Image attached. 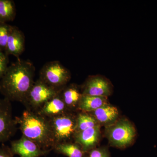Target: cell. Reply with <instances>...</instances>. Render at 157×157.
Segmentation results:
<instances>
[{
	"label": "cell",
	"instance_id": "cell-1",
	"mask_svg": "<svg viewBox=\"0 0 157 157\" xmlns=\"http://www.w3.org/2000/svg\"><path fill=\"white\" fill-rule=\"evenodd\" d=\"M36 68L29 60L17 59L0 80V92L10 101L23 103L34 84Z\"/></svg>",
	"mask_w": 157,
	"mask_h": 157
},
{
	"label": "cell",
	"instance_id": "cell-2",
	"mask_svg": "<svg viewBox=\"0 0 157 157\" xmlns=\"http://www.w3.org/2000/svg\"><path fill=\"white\" fill-rule=\"evenodd\" d=\"M23 136L33 140L45 150H53L55 146L49 119L37 112L26 109L15 117Z\"/></svg>",
	"mask_w": 157,
	"mask_h": 157
},
{
	"label": "cell",
	"instance_id": "cell-3",
	"mask_svg": "<svg viewBox=\"0 0 157 157\" xmlns=\"http://www.w3.org/2000/svg\"><path fill=\"white\" fill-rule=\"evenodd\" d=\"M71 77L70 71L59 61L47 62L39 71V79L51 87L61 90Z\"/></svg>",
	"mask_w": 157,
	"mask_h": 157
},
{
	"label": "cell",
	"instance_id": "cell-4",
	"mask_svg": "<svg viewBox=\"0 0 157 157\" xmlns=\"http://www.w3.org/2000/svg\"><path fill=\"white\" fill-rule=\"evenodd\" d=\"M61 90L51 87L38 78L34 82L23 104L26 109L38 112L47 101L58 95Z\"/></svg>",
	"mask_w": 157,
	"mask_h": 157
},
{
	"label": "cell",
	"instance_id": "cell-5",
	"mask_svg": "<svg viewBox=\"0 0 157 157\" xmlns=\"http://www.w3.org/2000/svg\"><path fill=\"white\" fill-rule=\"evenodd\" d=\"M49 119L54 140L55 145L67 142L76 132V118L69 112Z\"/></svg>",
	"mask_w": 157,
	"mask_h": 157
},
{
	"label": "cell",
	"instance_id": "cell-6",
	"mask_svg": "<svg viewBox=\"0 0 157 157\" xmlns=\"http://www.w3.org/2000/svg\"><path fill=\"white\" fill-rule=\"evenodd\" d=\"M134 127L126 120H121L108 127L107 133L108 138L114 146L123 147L132 142L136 135Z\"/></svg>",
	"mask_w": 157,
	"mask_h": 157
},
{
	"label": "cell",
	"instance_id": "cell-7",
	"mask_svg": "<svg viewBox=\"0 0 157 157\" xmlns=\"http://www.w3.org/2000/svg\"><path fill=\"white\" fill-rule=\"evenodd\" d=\"M11 101L0 99V143H4L13 137L17 131V123L13 117Z\"/></svg>",
	"mask_w": 157,
	"mask_h": 157
},
{
	"label": "cell",
	"instance_id": "cell-8",
	"mask_svg": "<svg viewBox=\"0 0 157 157\" xmlns=\"http://www.w3.org/2000/svg\"><path fill=\"white\" fill-rule=\"evenodd\" d=\"M10 149L13 155H18L20 157H42L51 151L43 149L37 144L23 135L18 140L11 141Z\"/></svg>",
	"mask_w": 157,
	"mask_h": 157
},
{
	"label": "cell",
	"instance_id": "cell-9",
	"mask_svg": "<svg viewBox=\"0 0 157 157\" xmlns=\"http://www.w3.org/2000/svg\"><path fill=\"white\" fill-rule=\"evenodd\" d=\"M82 91L83 95L107 98L111 94V88L109 82L104 77L91 76L82 85Z\"/></svg>",
	"mask_w": 157,
	"mask_h": 157
},
{
	"label": "cell",
	"instance_id": "cell-10",
	"mask_svg": "<svg viewBox=\"0 0 157 157\" xmlns=\"http://www.w3.org/2000/svg\"><path fill=\"white\" fill-rule=\"evenodd\" d=\"M25 48V37L23 33L17 27L13 26L7 42L5 53L19 59Z\"/></svg>",
	"mask_w": 157,
	"mask_h": 157
},
{
	"label": "cell",
	"instance_id": "cell-11",
	"mask_svg": "<svg viewBox=\"0 0 157 157\" xmlns=\"http://www.w3.org/2000/svg\"><path fill=\"white\" fill-rule=\"evenodd\" d=\"M100 133V126L98 125L94 128L76 132L74 136L75 142L86 153L95 146Z\"/></svg>",
	"mask_w": 157,
	"mask_h": 157
},
{
	"label": "cell",
	"instance_id": "cell-12",
	"mask_svg": "<svg viewBox=\"0 0 157 157\" xmlns=\"http://www.w3.org/2000/svg\"><path fill=\"white\" fill-rule=\"evenodd\" d=\"M68 111L69 110L59 94L47 101L37 112L42 116L51 118Z\"/></svg>",
	"mask_w": 157,
	"mask_h": 157
},
{
	"label": "cell",
	"instance_id": "cell-13",
	"mask_svg": "<svg viewBox=\"0 0 157 157\" xmlns=\"http://www.w3.org/2000/svg\"><path fill=\"white\" fill-rule=\"evenodd\" d=\"M62 100L69 109L77 107L82 97V93L79 92L76 85L71 84L66 86L59 93Z\"/></svg>",
	"mask_w": 157,
	"mask_h": 157
},
{
	"label": "cell",
	"instance_id": "cell-14",
	"mask_svg": "<svg viewBox=\"0 0 157 157\" xmlns=\"http://www.w3.org/2000/svg\"><path fill=\"white\" fill-rule=\"evenodd\" d=\"M107 104V97L82 94L78 104V109L84 112H91L95 111Z\"/></svg>",
	"mask_w": 157,
	"mask_h": 157
},
{
	"label": "cell",
	"instance_id": "cell-15",
	"mask_svg": "<svg viewBox=\"0 0 157 157\" xmlns=\"http://www.w3.org/2000/svg\"><path fill=\"white\" fill-rule=\"evenodd\" d=\"M52 150L68 157H84L86 153L77 144L67 142L56 144Z\"/></svg>",
	"mask_w": 157,
	"mask_h": 157
},
{
	"label": "cell",
	"instance_id": "cell-16",
	"mask_svg": "<svg viewBox=\"0 0 157 157\" xmlns=\"http://www.w3.org/2000/svg\"><path fill=\"white\" fill-rule=\"evenodd\" d=\"M96 120L102 123H109L115 120L118 115L116 107L106 104L94 111Z\"/></svg>",
	"mask_w": 157,
	"mask_h": 157
},
{
	"label": "cell",
	"instance_id": "cell-17",
	"mask_svg": "<svg viewBox=\"0 0 157 157\" xmlns=\"http://www.w3.org/2000/svg\"><path fill=\"white\" fill-rule=\"evenodd\" d=\"M16 16V8L14 1L0 0V22L13 21Z\"/></svg>",
	"mask_w": 157,
	"mask_h": 157
},
{
	"label": "cell",
	"instance_id": "cell-18",
	"mask_svg": "<svg viewBox=\"0 0 157 157\" xmlns=\"http://www.w3.org/2000/svg\"><path fill=\"white\" fill-rule=\"evenodd\" d=\"M97 125L98 124L96 119L87 113H79L76 117V132H82Z\"/></svg>",
	"mask_w": 157,
	"mask_h": 157
},
{
	"label": "cell",
	"instance_id": "cell-19",
	"mask_svg": "<svg viewBox=\"0 0 157 157\" xmlns=\"http://www.w3.org/2000/svg\"><path fill=\"white\" fill-rule=\"evenodd\" d=\"M13 26L0 22V50L5 52L9 35Z\"/></svg>",
	"mask_w": 157,
	"mask_h": 157
},
{
	"label": "cell",
	"instance_id": "cell-20",
	"mask_svg": "<svg viewBox=\"0 0 157 157\" xmlns=\"http://www.w3.org/2000/svg\"><path fill=\"white\" fill-rule=\"evenodd\" d=\"M9 56L0 50V80L6 73L9 67Z\"/></svg>",
	"mask_w": 157,
	"mask_h": 157
},
{
	"label": "cell",
	"instance_id": "cell-21",
	"mask_svg": "<svg viewBox=\"0 0 157 157\" xmlns=\"http://www.w3.org/2000/svg\"><path fill=\"white\" fill-rule=\"evenodd\" d=\"M89 157H109V155L106 149L100 148L92 150Z\"/></svg>",
	"mask_w": 157,
	"mask_h": 157
},
{
	"label": "cell",
	"instance_id": "cell-22",
	"mask_svg": "<svg viewBox=\"0 0 157 157\" xmlns=\"http://www.w3.org/2000/svg\"><path fill=\"white\" fill-rule=\"evenodd\" d=\"M14 155L10 147L5 145L0 146V157H13Z\"/></svg>",
	"mask_w": 157,
	"mask_h": 157
}]
</instances>
